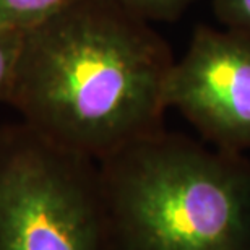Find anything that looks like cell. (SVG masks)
<instances>
[{
    "label": "cell",
    "instance_id": "1",
    "mask_svg": "<svg viewBox=\"0 0 250 250\" xmlns=\"http://www.w3.org/2000/svg\"><path fill=\"white\" fill-rule=\"evenodd\" d=\"M174 61L148 20L112 0H77L24 33L8 104L52 143L99 163L163 127Z\"/></svg>",
    "mask_w": 250,
    "mask_h": 250
},
{
    "label": "cell",
    "instance_id": "2",
    "mask_svg": "<svg viewBox=\"0 0 250 250\" xmlns=\"http://www.w3.org/2000/svg\"><path fill=\"white\" fill-rule=\"evenodd\" d=\"M114 250H250V163L159 127L98 163Z\"/></svg>",
    "mask_w": 250,
    "mask_h": 250
},
{
    "label": "cell",
    "instance_id": "3",
    "mask_svg": "<svg viewBox=\"0 0 250 250\" xmlns=\"http://www.w3.org/2000/svg\"><path fill=\"white\" fill-rule=\"evenodd\" d=\"M0 250H114L98 163L0 127Z\"/></svg>",
    "mask_w": 250,
    "mask_h": 250
},
{
    "label": "cell",
    "instance_id": "4",
    "mask_svg": "<svg viewBox=\"0 0 250 250\" xmlns=\"http://www.w3.org/2000/svg\"><path fill=\"white\" fill-rule=\"evenodd\" d=\"M166 106L177 109L213 146L250 149V33L198 28L174 61Z\"/></svg>",
    "mask_w": 250,
    "mask_h": 250
},
{
    "label": "cell",
    "instance_id": "5",
    "mask_svg": "<svg viewBox=\"0 0 250 250\" xmlns=\"http://www.w3.org/2000/svg\"><path fill=\"white\" fill-rule=\"evenodd\" d=\"M77 0H0V24L28 33Z\"/></svg>",
    "mask_w": 250,
    "mask_h": 250
},
{
    "label": "cell",
    "instance_id": "6",
    "mask_svg": "<svg viewBox=\"0 0 250 250\" xmlns=\"http://www.w3.org/2000/svg\"><path fill=\"white\" fill-rule=\"evenodd\" d=\"M24 33L0 24V103H10L23 49Z\"/></svg>",
    "mask_w": 250,
    "mask_h": 250
},
{
    "label": "cell",
    "instance_id": "7",
    "mask_svg": "<svg viewBox=\"0 0 250 250\" xmlns=\"http://www.w3.org/2000/svg\"><path fill=\"white\" fill-rule=\"evenodd\" d=\"M148 21H172L186 12L192 0H112Z\"/></svg>",
    "mask_w": 250,
    "mask_h": 250
},
{
    "label": "cell",
    "instance_id": "8",
    "mask_svg": "<svg viewBox=\"0 0 250 250\" xmlns=\"http://www.w3.org/2000/svg\"><path fill=\"white\" fill-rule=\"evenodd\" d=\"M213 10L226 28L250 33V0H213Z\"/></svg>",
    "mask_w": 250,
    "mask_h": 250
}]
</instances>
